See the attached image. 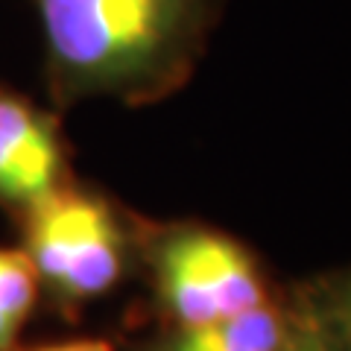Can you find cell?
<instances>
[{
	"mask_svg": "<svg viewBox=\"0 0 351 351\" xmlns=\"http://www.w3.org/2000/svg\"><path fill=\"white\" fill-rule=\"evenodd\" d=\"M53 103L149 106L193 76L223 0H32Z\"/></svg>",
	"mask_w": 351,
	"mask_h": 351,
	"instance_id": "obj_1",
	"label": "cell"
},
{
	"mask_svg": "<svg viewBox=\"0 0 351 351\" xmlns=\"http://www.w3.org/2000/svg\"><path fill=\"white\" fill-rule=\"evenodd\" d=\"M21 234L36 276L64 304L106 295L123 278L138 219L100 188L68 179L36 205L24 208Z\"/></svg>",
	"mask_w": 351,
	"mask_h": 351,
	"instance_id": "obj_2",
	"label": "cell"
},
{
	"mask_svg": "<svg viewBox=\"0 0 351 351\" xmlns=\"http://www.w3.org/2000/svg\"><path fill=\"white\" fill-rule=\"evenodd\" d=\"M152 284L176 328H196L269 302L267 278L252 252L232 234L202 223L144 226Z\"/></svg>",
	"mask_w": 351,
	"mask_h": 351,
	"instance_id": "obj_3",
	"label": "cell"
},
{
	"mask_svg": "<svg viewBox=\"0 0 351 351\" xmlns=\"http://www.w3.org/2000/svg\"><path fill=\"white\" fill-rule=\"evenodd\" d=\"M68 179L71 152L59 117L0 88V205L21 214Z\"/></svg>",
	"mask_w": 351,
	"mask_h": 351,
	"instance_id": "obj_4",
	"label": "cell"
},
{
	"mask_svg": "<svg viewBox=\"0 0 351 351\" xmlns=\"http://www.w3.org/2000/svg\"><path fill=\"white\" fill-rule=\"evenodd\" d=\"M295 319L299 307L287 311L269 299L228 319L176 328L158 351H284L293 339Z\"/></svg>",
	"mask_w": 351,
	"mask_h": 351,
	"instance_id": "obj_5",
	"label": "cell"
},
{
	"mask_svg": "<svg viewBox=\"0 0 351 351\" xmlns=\"http://www.w3.org/2000/svg\"><path fill=\"white\" fill-rule=\"evenodd\" d=\"M41 281L24 249L0 246V351H12L38 299Z\"/></svg>",
	"mask_w": 351,
	"mask_h": 351,
	"instance_id": "obj_6",
	"label": "cell"
},
{
	"mask_svg": "<svg viewBox=\"0 0 351 351\" xmlns=\"http://www.w3.org/2000/svg\"><path fill=\"white\" fill-rule=\"evenodd\" d=\"M307 304L316 311L331 334L337 351H351V269L319 284V293Z\"/></svg>",
	"mask_w": 351,
	"mask_h": 351,
	"instance_id": "obj_7",
	"label": "cell"
},
{
	"mask_svg": "<svg viewBox=\"0 0 351 351\" xmlns=\"http://www.w3.org/2000/svg\"><path fill=\"white\" fill-rule=\"evenodd\" d=\"M284 351H337L331 334L322 325V319L316 316V311L307 302L299 304V319H295V331L290 346Z\"/></svg>",
	"mask_w": 351,
	"mask_h": 351,
	"instance_id": "obj_8",
	"label": "cell"
},
{
	"mask_svg": "<svg viewBox=\"0 0 351 351\" xmlns=\"http://www.w3.org/2000/svg\"><path fill=\"white\" fill-rule=\"evenodd\" d=\"M36 351H114V348H112V343H106V339H71V343L44 346Z\"/></svg>",
	"mask_w": 351,
	"mask_h": 351,
	"instance_id": "obj_9",
	"label": "cell"
}]
</instances>
